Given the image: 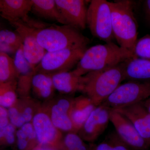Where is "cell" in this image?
I'll use <instances>...</instances> for the list:
<instances>
[{
  "label": "cell",
  "instance_id": "4dcf8cb0",
  "mask_svg": "<svg viewBox=\"0 0 150 150\" xmlns=\"http://www.w3.org/2000/svg\"><path fill=\"white\" fill-rule=\"evenodd\" d=\"M16 144L19 150H32L36 146L21 128L16 131Z\"/></svg>",
  "mask_w": 150,
  "mask_h": 150
},
{
  "label": "cell",
  "instance_id": "484cf974",
  "mask_svg": "<svg viewBox=\"0 0 150 150\" xmlns=\"http://www.w3.org/2000/svg\"><path fill=\"white\" fill-rule=\"evenodd\" d=\"M95 150H131L123 142L116 131L107 135L105 139L96 146Z\"/></svg>",
  "mask_w": 150,
  "mask_h": 150
},
{
  "label": "cell",
  "instance_id": "d6a6232c",
  "mask_svg": "<svg viewBox=\"0 0 150 150\" xmlns=\"http://www.w3.org/2000/svg\"><path fill=\"white\" fill-rule=\"evenodd\" d=\"M19 48L11 46L4 42H0V52L8 55L9 54H14L15 55Z\"/></svg>",
  "mask_w": 150,
  "mask_h": 150
},
{
  "label": "cell",
  "instance_id": "e575fe53",
  "mask_svg": "<svg viewBox=\"0 0 150 150\" xmlns=\"http://www.w3.org/2000/svg\"><path fill=\"white\" fill-rule=\"evenodd\" d=\"M142 103L145 108L148 110V112L150 113V96L142 102Z\"/></svg>",
  "mask_w": 150,
  "mask_h": 150
},
{
  "label": "cell",
  "instance_id": "d590c367",
  "mask_svg": "<svg viewBox=\"0 0 150 150\" xmlns=\"http://www.w3.org/2000/svg\"><path fill=\"white\" fill-rule=\"evenodd\" d=\"M58 150H67L66 149H59Z\"/></svg>",
  "mask_w": 150,
  "mask_h": 150
},
{
  "label": "cell",
  "instance_id": "30bf717a",
  "mask_svg": "<svg viewBox=\"0 0 150 150\" xmlns=\"http://www.w3.org/2000/svg\"><path fill=\"white\" fill-rule=\"evenodd\" d=\"M31 123L39 145L48 146L57 150L63 138L62 133L53 124L43 103Z\"/></svg>",
  "mask_w": 150,
  "mask_h": 150
},
{
  "label": "cell",
  "instance_id": "8992f818",
  "mask_svg": "<svg viewBox=\"0 0 150 150\" xmlns=\"http://www.w3.org/2000/svg\"><path fill=\"white\" fill-rule=\"evenodd\" d=\"M86 48H67L47 52L39 64L35 67L36 73L54 75L70 71L81 59Z\"/></svg>",
  "mask_w": 150,
  "mask_h": 150
},
{
  "label": "cell",
  "instance_id": "603a6c76",
  "mask_svg": "<svg viewBox=\"0 0 150 150\" xmlns=\"http://www.w3.org/2000/svg\"><path fill=\"white\" fill-rule=\"evenodd\" d=\"M17 81L0 83V106L8 109L17 102Z\"/></svg>",
  "mask_w": 150,
  "mask_h": 150
},
{
  "label": "cell",
  "instance_id": "ba28073f",
  "mask_svg": "<svg viewBox=\"0 0 150 150\" xmlns=\"http://www.w3.org/2000/svg\"><path fill=\"white\" fill-rule=\"evenodd\" d=\"M10 24L16 28V30L22 38L25 58L35 68L47 53V51L40 46L38 41L36 29L45 27L48 23L29 17L25 21H19Z\"/></svg>",
  "mask_w": 150,
  "mask_h": 150
},
{
  "label": "cell",
  "instance_id": "7c38bea8",
  "mask_svg": "<svg viewBox=\"0 0 150 150\" xmlns=\"http://www.w3.org/2000/svg\"><path fill=\"white\" fill-rule=\"evenodd\" d=\"M110 110L101 104L93 111L78 132L84 141L93 142L104 132L110 121Z\"/></svg>",
  "mask_w": 150,
  "mask_h": 150
},
{
  "label": "cell",
  "instance_id": "f1b7e54d",
  "mask_svg": "<svg viewBox=\"0 0 150 150\" xmlns=\"http://www.w3.org/2000/svg\"><path fill=\"white\" fill-rule=\"evenodd\" d=\"M0 42H4L19 48L23 44V40L19 33L16 30L2 29L0 31Z\"/></svg>",
  "mask_w": 150,
  "mask_h": 150
},
{
  "label": "cell",
  "instance_id": "4316f807",
  "mask_svg": "<svg viewBox=\"0 0 150 150\" xmlns=\"http://www.w3.org/2000/svg\"><path fill=\"white\" fill-rule=\"evenodd\" d=\"M134 54L135 58L150 59V35H145L137 40Z\"/></svg>",
  "mask_w": 150,
  "mask_h": 150
},
{
  "label": "cell",
  "instance_id": "52a82bcc",
  "mask_svg": "<svg viewBox=\"0 0 150 150\" xmlns=\"http://www.w3.org/2000/svg\"><path fill=\"white\" fill-rule=\"evenodd\" d=\"M150 96V82L129 81L120 85L102 105L111 110L143 102Z\"/></svg>",
  "mask_w": 150,
  "mask_h": 150
},
{
  "label": "cell",
  "instance_id": "7a4b0ae2",
  "mask_svg": "<svg viewBox=\"0 0 150 150\" xmlns=\"http://www.w3.org/2000/svg\"><path fill=\"white\" fill-rule=\"evenodd\" d=\"M127 62L84 75L83 87L81 92L89 98L96 107L101 105L125 80Z\"/></svg>",
  "mask_w": 150,
  "mask_h": 150
},
{
  "label": "cell",
  "instance_id": "2e32d148",
  "mask_svg": "<svg viewBox=\"0 0 150 150\" xmlns=\"http://www.w3.org/2000/svg\"><path fill=\"white\" fill-rule=\"evenodd\" d=\"M32 5L33 0H1V16L10 23L25 21L29 18Z\"/></svg>",
  "mask_w": 150,
  "mask_h": 150
},
{
  "label": "cell",
  "instance_id": "1f68e13d",
  "mask_svg": "<svg viewBox=\"0 0 150 150\" xmlns=\"http://www.w3.org/2000/svg\"><path fill=\"white\" fill-rule=\"evenodd\" d=\"M10 123L8 110L0 106V129L5 128Z\"/></svg>",
  "mask_w": 150,
  "mask_h": 150
},
{
  "label": "cell",
  "instance_id": "e0dca14e",
  "mask_svg": "<svg viewBox=\"0 0 150 150\" xmlns=\"http://www.w3.org/2000/svg\"><path fill=\"white\" fill-rule=\"evenodd\" d=\"M54 87L60 94L71 95L81 92L83 87V76H78L72 71L52 75Z\"/></svg>",
  "mask_w": 150,
  "mask_h": 150
},
{
  "label": "cell",
  "instance_id": "44dd1931",
  "mask_svg": "<svg viewBox=\"0 0 150 150\" xmlns=\"http://www.w3.org/2000/svg\"><path fill=\"white\" fill-rule=\"evenodd\" d=\"M31 11L41 18L67 25L58 9L55 0H33Z\"/></svg>",
  "mask_w": 150,
  "mask_h": 150
},
{
  "label": "cell",
  "instance_id": "4fadbf2b",
  "mask_svg": "<svg viewBox=\"0 0 150 150\" xmlns=\"http://www.w3.org/2000/svg\"><path fill=\"white\" fill-rule=\"evenodd\" d=\"M56 5L67 25L79 30L85 29L88 8L83 0H55Z\"/></svg>",
  "mask_w": 150,
  "mask_h": 150
},
{
  "label": "cell",
  "instance_id": "83f0119b",
  "mask_svg": "<svg viewBox=\"0 0 150 150\" xmlns=\"http://www.w3.org/2000/svg\"><path fill=\"white\" fill-rule=\"evenodd\" d=\"M17 129L11 123L5 128L0 129L1 145L10 146L16 143Z\"/></svg>",
  "mask_w": 150,
  "mask_h": 150
},
{
  "label": "cell",
  "instance_id": "9c48e42d",
  "mask_svg": "<svg viewBox=\"0 0 150 150\" xmlns=\"http://www.w3.org/2000/svg\"><path fill=\"white\" fill-rule=\"evenodd\" d=\"M74 98L61 94L43 103L55 127L62 133L76 132L71 119V110Z\"/></svg>",
  "mask_w": 150,
  "mask_h": 150
},
{
  "label": "cell",
  "instance_id": "9a60e30c",
  "mask_svg": "<svg viewBox=\"0 0 150 150\" xmlns=\"http://www.w3.org/2000/svg\"><path fill=\"white\" fill-rule=\"evenodd\" d=\"M113 110L128 118L140 135L150 142V113L142 102Z\"/></svg>",
  "mask_w": 150,
  "mask_h": 150
},
{
  "label": "cell",
  "instance_id": "ac0fdd59",
  "mask_svg": "<svg viewBox=\"0 0 150 150\" xmlns=\"http://www.w3.org/2000/svg\"><path fill=\"white\" fill-rule=\"evenodd\" d=\"M56 91L51 75L35 73L31 83V93L34 98L42 103L48 102L56 96Z\"/></svg>",
  "mask_w": 150,
  "mask_h": 150
},
{
  "label": "cell",
  "instance_id": "277c9868",
  "mask_svg": "<svg viewBox=\"0 0 150 150\" xmlns=\"http://www.w3.org/2000/svg\"><path fill=\"white\" fill-rule=\"evenodd\" d=\"M112 30L118 45L134 53L138 36V24L132 1L119 0L109 2Z\"/></svg>",
  "mask_w": 150,
  "mask_h": 150
},
{
  "label": "cell",
  "instance_id": "8fae6325",
  "mask_svg": "<svg viewBox=\"0 0 150 150\" xmlns=\"http://www.w3.org/2000/svg\"><path fill=\"white\" fill-rule=\"evenodd\" d=\"M110 121L118 136L130 149L146 150L150 146V142L144 139L131 121L121 113L110 110Z\"/></svg>",
  "mask_w": 150,
  "mask_h": 150
},
{
  "label": "cell",
  "instance_id": "7402d4cb",
  "mask_svg": "<svg viewBox=\"0 0 150 150\" xmlns=\"http://www.w3.org/2000/svg\"><path fill=\"white\" fill-rule=\"evenodd\" d=\"M15 81H17V76L14 59L0 52V83Z\"/></svg>",
  "mask_w": 150,
  "mask_h": 150
},
{
  "label": "cell",
  "instance_id": "6da1fadb",
  "mask_svg": "<svg viewBox=\"0 0 150 150\" xmlns=\"http://www.w3.org/2000/svg\"><path fill=\"white\" fill-rule=\"evenodd\" d=\"M135 58L134 53L113 42L92 46L85 51L72 71L78 76L115 67Z\"/></svg>",
  "mask_w": 150,
  "mask_h": 150
},
{
  "label": "cell",
  "instance_id": "d4e9b609",
  "mask_svg": "<svg viewBox=\"0 0 150 150\" xmlns=\"http://www.w3.org/2000/svg\"><path fill=\"white\" fill-rule=\"evenodd\" d=\"M67 150H88V147L77 133H67L63 137L62 142L58 149Z\"/></svg>",
  "mask_w": 150,
  "mask_h": 150
},
{
  "label": "cell",
  "instance_id": "836d02e7",
  "mask_svg": "<svg viewBox=\"0 0 150 150\" xmlns=\"http://www.w3.org/2000/svg\"><path fill=\"white\" fill-rule=\"evenodd\" d=\"M144 9L146 18L150 21V0L145 1L144 2Z\"/></svg>",
  "mask_w": 150,
  "mask_h": 150
},
{
  "label": "cell",
  "instance_id": "3957f363",
  "mask_svg": "<svg viewBox=\"0 0 150 150\" xmlns=\"http://www.w3.org/2000/svg\"><path fill=\"white\" fill-rule=\"evenodd\" d=\"M36 36L39 44L47 52L67 48H86L90 42L80 30L68 25L49 23L37 28Z\"/></svg>",
  "mask_w": 150,
  "mask_h": 150
},
{
  "label": "cell",
  "instance_id": "5bb4252c",
  "mask_svg": "<svg viewBox=\"0 0 150 150\" xmlns=\"http://www.w3.org/2000/svg\"><path fill=\"white\" fill-rule=\"evenodd\" d=\"M13 59L17 76V93L18 98L30 96L32 79L36 72L35 67L25 56L23 44L15 54Z\"/></svg>",
  "mask_w": 150,
  "mask_h": 150
},
{
  "label": "cell",
  "instance_id": "cb8c5ba5",
  "mask_svg": "<svg viewBox=\"0 0 150 150\" xmlns=\"http://www.w3.org/2000/svg\"><path fill=\"white\" fill-rule=\"evenodd\" d=\"M23 116L26 123L32 122L34 115L41 107L42 103L31 96L19 98Z\"/></svg>",
  "mask_w": 150,
  "mask_h": 150
},
{
  "label": "cell",
  "instance_id": "f546056e",
  "mask_svg": "<svg viewBox=\"0 0 150 150\" xmlns=\"http://www.w3.org/2000/svg\"><path fill=\"white\" fill-rule=\"evenodd\" d=\"M8 110L10 123L17 129H20L26 123L22 114L18 100L13 106Z\"/></svg>",
  "mask_w": 150,
  "mask_h": 150
},
{
  "label": "cell",
  "instance_id": "5b68a950",
  "mask_svg": "<svg viewBox=\"0 0 150 150\" xmlns=\"http://www.w3.org/2000/svg\"><path fill=\"white\" fill-rule=\"evenodd\" d=\"M87 25L91 34L106 43L115 38L112 23L109 2L105 0H92L87 10Z\"/></svg>",
  "mask_w": 150,
  "mask_h": 150
},
{
  "label": "cell",
  "instance_id": "d6986e66",
  "mask_svg": "<svg viewBox=\"0 0 150 150\" xmlns=\"http://www.w3.org/2000/svg\"><path fill=\"white\" fill-rule=\"evenodd\" d=\"M96 107L86 96L81 95L74 98L70 115L77 133Z\"/></svg>",
  "mask_w": 150,
  "mask_h": 150
},
{
  "label": "cell",
  "instance_id": "ffe728a7",
  "mask_svg": "<svg viewBox=\"0 0 150 150\" xmlns=\"http://www.w3.org/2000/svg\"><path fill=\"white\" fill-rule=\"evenodd\" d=\"M125 80L140 81L150 79V59L134 58L126 62Z\"/></svg>",
  "mask_w": 150,
  "mask_h": 150
}]
</instances>
